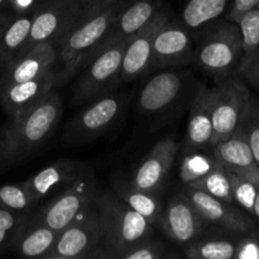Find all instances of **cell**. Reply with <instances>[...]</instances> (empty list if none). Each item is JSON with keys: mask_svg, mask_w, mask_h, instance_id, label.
<instances>
[{"mask_svg": "<svg viewBox=\"0 0 259 259\" xmlns=\"http://www.w3.org/2000/svg\"><path fill=\"white\" fill-rule=\"evenodd\" d=\"M100 217L95 202L58 232L55 244L43 259H100Z\"/></svg>", "mask_w": 259, "mask_h": 259, "instance_id": "cell-8", "label": "cell"}, {"mask_svg": "<svg viewBox=\"0 0 259 259\" xmlns=\"http://www.w3.org/2000/svg\"><path fill=\"white\" fill-rule=\"evenodd\" d=\"M126 2L81 20L56 45L55 89L61 88L77 76L89 58L103 45L111 22Z\"/></svg>", "mask_w": 259, "mask_h": 259, "instance_id": "cell-3", "label": "cell"}, {"mask_svg": "<svg viewBox=\"0 0 259 259\" xmlns=\"http://www.w3.org/2000/svg\"><path fill=\"white\" fill-rule=\"evenodd\" d=\"M234 259H259V239L254 232L243 235Z\"/></svg>", "mask_w": 259, "mask_h": 259, "instance_id": "cell-36", "label": "cell"}, {"mask_svg": "<svg viewBox=\"0 0 259 259\" xmlns=\"http://www.w3.org/2000/svg\"><path fill=\"white\" fill-rule=\"evenodd\" d=\"M2 136H3V126H0V139H2Z\"/></svg>", "mask_w": 259, "mask_h": 259, "instance_id": "cell-44", "label": "cell"}, {"mask_svg": "<svg viewBox=\"0 0 259 259\" xmlns=\"http://www.w3.org/2000/svg\"><path fill=\"white\" fill-rule=\"evenodd\" d=\"M129 38L101 45L76 76L72 104L82 105L113 93L121 82V61Z\"/></svg>", "mask_w": 259, "mask_h": 259, "instance_id": "cell-4", "label": "cell"}, {"mask_svg": "<svg viewBox=\"0 0 259 259\" xmlns=\"http://www.w3.org/2000/svg\"><path fill=\"white\" fill-rule=\"evenodd\" d=\"M34 10L35 8L13 15L12 20L0 35V72L22 52L29 37Z\"/></svg>", "mask_w": 259, "mask_h": 259, "instance_id": "cell-26", "label": "cell"}, {"mask_svg": "<svg viewBox=\"0 0 259 259\" xmlns=\"http://www.w3.org/2000/svg\"><path fill=\"white\" fill-rule=\"evenodd\" d=\"M254 233H255V235H257V238L259 239V227H258V228H255Z\"/></svg>", "mask_w": 259, "mask_h": 259, "instance_id": "cell-43", "label": "cell"}, {"mask_svg": "<svg viewBox=\"0 0 259 259\" xmlns=\"http://www.w3.org/2000/svg\"><path fill=\"white\" fill-rule=\"evenodd\" d=\"M169 19L166 8L162 7L141 30L129 38L121 61V82H132L152 70L153 39L159 28Z\"/></svg>", "mask_w": 259, "mask_h": 259, "instance_id": "cell-13", "label": "cell"}, {"mask_svg": "<svg viewBox=\"0 0 259 259\" xmlns=\"http://www.w3.org/2000/svg\"><path fill=\"white\" fill-rule=\"evenodd\" d=\"M125 103L124 94L114 93L90 101L66 124L62 142L66 146H81L95 141L118 123L125 110Z\"/></svg>", "mask_w": 259, "mask_h": 259, "instance_id": "cell-7", "label": "cell"}, {"mask_svg": "<svg viewBox=\"0 0 259 259\" xmlns=\"http://www.w3.org/2000/svg\"><path fill=\"white\" fill-rule=\"evenodd\" d=\"M55 89V68L23 82L0 88V104L10 118L25 113L47 98Z\"/></svg>", "mask_w": 259, "mask_h": 259, "instance_id": "cell-17", "label": "cell"}, {"mask_svg": "<svg viewBox=\"0 0 259 259\" xmlns=\"http://www.w3.org/2000/svg\"><path fill=\"white\" fill-rule=\"evenodd\" d=\"M37 202L30 196L23 182L0 186V205L12 211L29 215Z\"/></svg>", "mask_w": 259, "mask_h": 259, "instance_id": "cell-31", "label": "cell"}, {"mask_svg": "<svg viewBox=\"0 0 259 259\" xmlns=\"http://www.w3.org/2000/svg\"><path fill=\"white\" fill-rule=\"evenodd\" d=\"M211 88L199 85L190 104V116L181 149L184 154L205 151L211 148Z\"/></svg>", "mask_w": 259, "mask_h": 259, "instance_id": "cell-18", "label": "cell"}, {"mask_svg": "<svg viewBox=\"0 0 259 259\" xmlns=\"http://www.w3.org/2000/svg\"><path fill=\"white\" fill-rule=\"evenodd\" d=\"M164 255H166L164 244L152 235L124 253L121 259H161Z\"/></svg>", "mask_w": 259, "mask_h": 259, "instance_id": "cell-35", "label": "cell"}, {"mask_svg": "<svg viewBox=\"0 0 259 259\" xmlns=\"http://www.w3.org/2000/svg\"><path fill=\"white\" fill-rule=\"evenodd\" d=\"M181 146L174 137L161 139L137 166L132 184L144 191L158 192L174 167Z\"/></svg>", "mask_w": 259, "mask_h": 259, "instance_id": "cell-16", "label": "cell"}, {"mask_svg": "<svg viewBox=\"0 0 259 259\" xmlns=\"http://www.w3.org/2000/svg\"><path fill=\"white\" fill-rule=\"evenodd\" d=\"M192 88V75L186 70L174 67L162 71L142 88L138 95V110L151 120L168 119L180 106H184L187 101L191 103L194 96L190 98V95L195 94H190Z\"/></svg>", "mask_w": 259, "mask_h": 259, "instance_id": "cell-6", "label": "cell"}, {"mask_svg": "<svg viewBox=\"0 0 259 259\" xmlns=\"http://www.w3.org/2000/svg\"><path fill=\"white\" fill-rule=\"evenodd\" d=\"M238 128H240L249 143L255 162L259 166V100L250 95L248 105Z\"/></svg>", "mask_w": 259, "mask_h": 259, "instance_id": "cell-33", "label": "cell"}, {"mask_svg": "<svg viewBox=\"0 0 259 259\" xmlns=\"http://www.w3.org/2000/svg\"><path fill=\"white\" fill-rule=\"evenodd\" d=\"M28 215L12 211L0 205V255L13 250L20 228Z\"/></svg>", "mask_w": 259, "mask_h": 259, "instance_id": "cell-32", "label": "cell"}, {"mask_svg": "<svg viewBox=\"0 0 259 259\" xmlns=\"http://www.w3.org/2000/svg\"><path fill=\"white\" fill-rule=\"evenodd\" d=\"M230 179H232V190L233 197H234V204L253 215L259 185L257 182L253 181V180L239 176V175L232 174V172H230Z\"/></svg>", "mask_w": 259, "mask_h": 259, "instance_id": "cell-34", "label": "cell"}, {"mask_svg": "<svg viewBox=\"0 0 259 259\" xmlns=\"http://www.w3.org/2000/svg\"><path fill=\"white\" fill-rule=\"evenodd\" d=\"M89 169L85 163L76 159H60L23 181V185L30 196L35 201H39L50 195L62 191Z\"/></svg>", "mask_w": 259, "mask_h": 259, "instance_id": "cell-20", "label": "cell"}, {"mask_svg": "<svg viewBox=\"0 0 259 259\" xmlns=\"http://www.w3.org/2000/svg\"><path fill=\"white\" fill-rule=\"evenodd\" d=\"M242 56L239 25L225 19L202 30L199 45L195 47L194 63L219 80L237 73Z\"/></svg>", "mask_w": 259, "mask_h": 259, "instance_id": "cell-5", "label": "cell"}, {"mask_svg": "<svg viewBox=\"0 0 259 259\" xmlns=\"http://www.w3.org/2000/svg\"><path fill=\"white\" fill-rule=\"evenodd\" d=\"M218 164L214 153H204L202 151L185 153L180 164L179 176L184 185H191L197 180L202 179Z\"/></svg>", "mask_w": 259, "mask_h": 259, "instance_id": "cell-29", "label": "cell"}, {"mask_svg": "<svg viewBox=\"0 0 259 259\" xmlns=\"http://www.w3.org/2000/svg\"><path fill=\"white\" fill-rule=\"evenodd\" d=\"M182 191L205 220L214 227L238 233L254 232L257 228L254 220L238 205L218 199L189 185H185Z\"/></svg>", "mask_w": 259, "mask_h": 259, "instance_id": "cell-14", "label": "cell"}, {"mask_svg": "<svg viewBox=\"0 0 259 259\" xmlns=\"http://www.w3.org/2000/svg\"><path fill=\"white\" fill-rule=\"evenodd\" d=\"M33 211L20 228L13 250L20 257L43 259L55 244L58 233L43 224Z\"/></svg>", "mask_w": 259, "mask_h": 259, "instance_id": "cell-24", "label": "cell"}, {"mask_svg": "<svg viewBox=\"0 0 259 259\" xmlns=\"http://www.w3.org/2000/svg\"><path fill=\"white\" fill-rule=\"evenodd\" d=\"M62 99L53 90L34 108L10 118L0 139V171L29 158L48 141L62 118Z\"/></svg>", "mask_w": 259, "mask_h": 259, "instance_id": "cell-1", "label": "cell"}, {"mask_svg": "<svg viewBox=\"0 0 259 259\" xmlns=\"http://www.w3.org/2000/svg\"><path fill=\"white\" fill-rule=\"evenodd\" d=\"M9 0H0V10H5Z\"/></svg>", "mask_w": 259, "mask_h": 259, "instance_id": "cell-42", "label": "cell"}, {"mask_svg": "<svg viewBox=\"0 0 259 259\" xmlns=\"http://www.w3.org/2000/svg\"><path fill=\"white\" fill-rule=\"evenodd\" d=\"M235 23L242 34L243 56L239 63L242 66L259 50V4L243 13Z\"/></svg>", "mask_w": 259, "mask_h": 259, "instance_id": "cell-30", "label": "cell"}, {"mask_svg": "<svg viewBox=\"0 0 259 259\" xmlns=\"http://www.w3.org/2000/svg\"><path fill=\"white\" fill-rule=\"evenodd\" d=\"M232 0H187L181 13V24L191 32H202L228 13Z\"/></svg>", "mask_w": 259, "mask_h": 259, "instance_id": "cell-27", "label": "cell"}, {"mask_svg": "<svg viewBox=\"0 0 259 259\" xmlns=\"http://www.w3.org/2000/svg\"><path fill=\"white\" fill-rule=\"evenodd\" d=\"M100 191L101 186L90 168L58 192L55 199L45 206L34 210L33 214L43 224L58 233L76 219L86 207L95 204Z\"/></svg>", "mask_w": 259, "mask_h": 259, "instance_id": "cell-9", "label": "cell"}, {"mask_svg": "<svg viewBox=\"0 0 259 259\" xmlns=\"http://www.w3.org/2000/svg\"><path fill=\"white\" fill-rule=\"evenodd\" d=\"M161 228L167 238L186 245L206 230L209 223L192 205L184 191L176 192L163 206Z\"/></svg>", "mask_w": 259, "mask_h": 259, "instance_id": "cell-12", "label": "cell"}, {"mask_svg": "<svg viewBox=\"0 0 259 259\" xmlns=\"http://www.w3.org/2000/svg\"><path fill=\"white\" fill-rule=\"evenodd\" d=\"M244 234L219 227L206 228L196 239L185 245V255L191 259H234Z\"/></svg>", "mask_w": 259, "mask_h": 259, "instance_id": "cell-22", "label": "cell"}, {"mask_svg": "<svg viewBox=\"0 0 259 259\" xmlns=\"http://www.w3.org/2000/svg\"><path fill=\"white\" fill-rule=\"evenodd\" d=\"M113 192L131 209L142 215L149 224L153 227L161 224L163 204L158 192L144 191L134 186L131 180L128 181L120 177L113 181Z\"/></svg>", "mask_w": 259, "mask_h": 259, "instance_id": "cell-25", "label": "cell"}, {"mask_svg": "<svg viewBox=\"0 0 259 259\" xmlns=\"http://www.w3.org/2000/svg\"><path fill=\"white\" fill-rule=\"evenodd\" d=\"M189 186L195 187L197 190H201V191L206 192V194L211 195L214 197H218L220 200H224V201L234 204L230 172L228 169H225L219 162H218L214 169H211L202 179L197 180V181L189 185Z\"/></svg>", "mask_w": 259, "mask_h": 259, "instance_id": "cell-28", "label": "cell"}, {"mask_svg": "<svg viewBox=\"0 0 259 259\" xmlns=\"http://www.w3.org/2000/svg\"><path fill=\"white\" fill-rule=\"evenodd\" d=\"M257 4H259V0H232L229 10H228L227 13V19L237 22L238 18H239L243 13L247 12L250 8L255 7Z\"/></svg>", "mask_w": 259, "mask_h": 259, "instance_id": "cell-39", "label": "cell"}, {"mask_svg": "<svg viewBox=\"0 0 259 259\" xmlns=\"http://www.w3.org/2000/svg\"><path fill=\"white\" fill-rule=\"evenodd\" d=\"M194 52L191 33L182 24L168 19L154 35L152 68L180 67L194 63Z\"/></svg>", "mask_w": 259, "mask_h": 259, "instance_id": "cell-15", "label": "cell"}, {"mask_svg": "<svg viewBox=\"0 0 259 259\" xmlns=\"http://www.w3.org/2000/svg\"><path fill=\"white\" fill-rule=\"evenodd\" d=\"M80 2H81V18H80V22H81V20L88 19V18L103 12V10L109 9V8L120 4V3L126 2V0H80Z\"/></svg>", "mask_w": 259, "mask_h": 259, "instance_id": "cell-38", "label": "cell"}, {"mask_svg": "<svg viewBox=\"0 0 259 259\" xmlns=\"http://www.w3.org/2000/svg\"><path fill=\"white\" fill-rule=\"evenodd\" d=\"M237 73L259 91V50L247 62L239 66Z\"/></svg>", "mask_w": 259, "mask_h": 259, "instance_id": "cell-37", "label": "cell"}, {"mask_svg": "<svg viewBox=\"0 0 259 259\" xmlns=\"http://www.w3.org/2000/svg\"><path fill=\"white\" fill-rule=\"evenodd\" d=\"M250 95L249 89L238 73L217 80L211 88V147L237 131Z\"/></svg>", "mask_w": 259, "mask_h": 259, "instance_id": "cell-10", "label": "cell"}, {"mask_svg": "<svg viewBox=\"0 0 259 259\" xmlns=\"http://www.w3.org/2000/svg\"><path fill=\"white\" fill-rule=\"evenodd\" d=\"M162 7V0H128L116 13L103 45L110 40L131 38L141 30Z\"/></svg>", "mask_w": 259, "mask_h": 259, "instance_id": "cell-23", "label": "cell"}, {"mask_svg": "<svg viewBox=\"0 0 259 259\" xmlns=\"http://www.w3.org/2000/svg\"><path fill=\"white\" fill-rule=\"evenodd\" d=\"M211 151L225 169L259 185V166L242 129L238 128L229 138L212 146Z\"/></svg>", "mask_w": 259, "mask_h": 259, "instance_id": "cell-21", "label": "cell"}, {"mask_svg": "<svg viewBox=\"0 0 259 259\" xmlns=\"http://www.w3.org/2000/svg\"><path fill=\"white\" fill-rule=\"evenodd\" d=\"M253 215L258 219L259 222V189H258V194L257 197H255V202H254V210H253Z\"/></svg>", "mask_w": 259, "mask_h": 259, "instance_id": "cell-41", "label": "cell"}, {"mask_svg": "<svg viewBox=\"0 0 259 259\" xmlns=\"http://www.w3.org/2000/svg\"><path fill=\"white\" fill-rule=\"evenodd\" d=\"M13 13L8 12V10H0V35L4 32V29L7 28V25L9 24V22L13 18Z\"/></svg>", "mask_w": 259, "mask_h": 259, "instance_id": "cell-40", "label": "cell"}, {"mask_svg": "<svg viewBox=\"0 0 259 259\" xmlns=\"http://www.w3.org/2000/svg\"><path fill=\"white\" fill-rule=\"evenodd\" d=\"M57 61V48L51 43H39L20 53L0 72V88L23 82L53 70Z\"/></svg>", "mask_w": 259, "mask_h": 259, "instance_id": "cell-19", "label": "cell"}, {"mask_svg": "<svg viewBox=\"0 0 259 259\" xmlns=\"http://www.w3.org/2000/svg\"><path fill=\"white\" fill-rule=\"evenodd\" d=\"M96 205L101 229L100 259H121L131 248L154 234L153 225L113 191L101 189Z\"/></svg>", "mask_w": 259, "mask_h": 259, "instance_id": "cell-2", "label": "cell"}, {"mask_svg": "<svg viewBox=\"0 0 259 259\" xmlns=\"http://www.w3.org/2000/svg\"><path fill=\"white\" fill-rule=\"evenodd\" d=\"M80 0H39L34 10L29 37L20 53L39 43L56 46L80 22Z\"/></svg>", "mask_w": 259, "mask_h": 259, "instance_id": "cell-11", "label": "cell"}]
</instances>
